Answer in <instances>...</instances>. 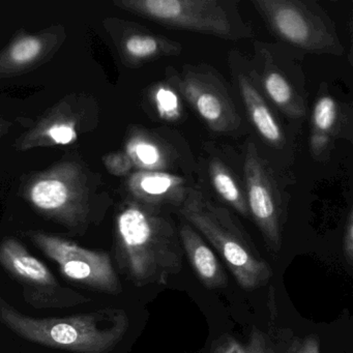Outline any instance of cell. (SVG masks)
<instances>
[{
    "label": "cell",
    "mask_w": 353,
    "mask_h": 353,
    "mask_svg": "<svg viewBox=\"0 0 353 353\" xmlns=\"http://www.w3.org/2000/svg\"><path fill=\"white\" fill-rule=\"evenodd\" d=\"M115 232L117 263L137 286L167 285L183 270L179 226L164 208L127 202Z\"/></svg>",
    "instance_id": "6da1fadb"
},
{
    "label": "cell",
    "mask_w": 353,
    "mask_h": 353,
    "mask_svg": "<svg viewBox=\"0 0 353 353\" xmlns=\"http://www.w3.org/2000/svg\"><path fill=\"white\" fill-rule=\"evenodd\" d=\"M0 322L21 338L74 353H107L129 328L123 310L104 309L65 317L24 315L0 297Z\"/></svg>",
    "instance_id": "7a4b0ae2"
},
{
    "label": "cell",
    "mask_w": 353,
    "mask_h": 353,
    "mask_svg": "<svg viewBox=\"0 0 353 353\" xmlns=\"http://www.w3.org/2000/svg\"><path fill=\"white\" fill-rule=\"evenodd\" d=\"M177 210L218 252L241 288L255 290L270 280L272 268L228 208L212 201L195 185Z\"/></svg>",
    "instance_id": "3957f363"
},
{
    "label": "cell",
    "mask_w": 353,
    "mask_h": 353,
    "mask_svg": "<svg viewBox=\"0 0 353 353\" xmlns=\"http://www.w3.org/2000/svg\"><path fill=\"white\" fill-rule=\"evenodd\" d=\"M115 5L169 28L230 41L254 37L235 0H119Z\"/></svg>",
    "instance_id": "277c9868"
},
{
    "label": "cell",
    "mask_w": 353,
    "mask_h": 353,
    "mask_svg": "<svg viewBox=\"0 0 353 353\" xmlns=\"http://www.w3.org/2000/svg\"><path fill=\"white\" fill-rule=\"evenodd\" d=\"M252 5L281 41L314 54H344L338 30L330 16L310 0H253Z\"/></svg>",
    "instance_id": "5b68a950"
},
{
    "label": "cell",
    "mask_w": 353,
    "mask_h": 353,
    "mask_svg": "<svg viewBox=\"0 0 353 353\" xmlns=\"http://www.w3.org/2000/svg\"><path fill=\"white\" fill-rule=\"evenodd\" d=\"M167 81L210 131L226 135L239 132L243 119L226 85L214 70L206 65H185L179 72L171 70Z\"/></svg>",
    "instance_id": "8992f818"
},
{
    "label": "cell",
    "mask_w": 353,
    "mask_h": 353,
    "mask_svg": "<svg viewBox=\"0 0 353 353\" xmlns=\"http://www.w3.org/2000/svg\"><path fill=\"white\" fill-rule=\"evenodd\" d=\"M254 81L268 102L293 119L307 114L303 74L286 49L274 44L256 42L249 61Z\"/></svg>",
    "instance_id": "52a82bcc"
},
{
    "label": "cell",
    "mask_w": 353,
    "mask_h": 353,
    "mask_svg": "<svg viewBox=\"0 0 353 353\" xmlns=\"http://www.w3.org/2000/svg\"><path fill=\"white\" fill-rule=\"evenodd\" d=\"M28 201L44 216L72 228L84 227L90 214L84 175L71 163L34 177L26 190Z\"/></svg>",
    "instance_id": "ba28073f"
},
{
    "label": "cell",
    "mask_w": 353,
    "mask_h": 353,
    "mask_svg": "<svg viewBox=\"0 0 353 353\" xmlns=\"http://www.w3.org/2000/svg\"><path fill=\"white\" fill-rule=\"evenodd\" d=\"M0 264L21 284L24 299L34 307H69L90 301L88 297L61 286L52 272L20 241L0 243Z\"/></svg>",
    "instance_id": "9c48e42d"
},
{
    "label": "cell",
    "mask_w": 353,
    "mask_h": 353,
    "mask_svg": "<svg viewBox=\"0 0 353 353\" xmlns=\"http://www.w3.org/2000/svg\"><path fill=\"white\" fill-rule=\"evenodd\" d=\"M28 236L59 264L65 278L102 292H121V281L106 252L86 249L69 239L40 231H30Z\"/></svg>",
    "instance_id": "30bf717a"
},
{
    "label": "cell",
    "mask_w": 353,
    "mask_h": 353,
    "mask_svg": "<svg viewBox=\"0 0 353 353\" xmlns=\"http://www.w3.org/2000/svg\"><path fill=\"white\" fill-rule=\"evenodd\" d=\"M243 173L250 218L259 229L268 249L278 253L282 247V199L270 166L253 142L245 148Z\"/></svg>",
    "instance_id": "8fae6325"
},
{
    "label": "cell",
    "mask_w": 353,
    "mask_h": 353,
    "mask_svg": "<svg viewBox=\"0 0 353 353\" xmlns=\"http://www.w3.org/2000/svg\"><path fill=\"white\" fill-rule=\"evenodd\" d=\"M228 63L250 121L260 138L268 146L283 148L286 143L284 132L280 121L270 108V102L254 81L250 71L249 61L239 51H231Z\"/></svg>",
    "instance_id": "7c38bea8"
},
{
    "label": "cell",
    "mask_w": 353,
    "mask_h": 353,
    "mask_svg": "<svg viewBox=\"0 0 353 353\" xmlns=\"http://www.w3.org/2000/svg\"><path fill=\"white\" fill-rule=\"evenodd\" d=\"M195 187L185 177L170 172L137 171L130 176L128 188L135 201L148 205L179 208Z\"/></svg>",
    "instance_id": "4fadbf2b"
},
{
    "label": "cell",
    "mask_w": 353,
    "mask_h": 353,
    "mask_svg": "<svg viewBox=\"0 0 353 353\" xmlns=\"http://www.w3.org/2000/svg\"><path fill=\"white\" fill-rule=\"evenodd\" d=\"M179 234L183 254L200 282L208 289L225 288L228 284L226 272L205 239L183 219Z\"/></svg>",
    "instance_id": "5bb4252c"
},
{
    "label": "cell",
    "mask_w": 353,
    "mask_h": 353,
    "mask_svg": "<svg viewBox=\"0 0 353 353\" xmlns=\"http://www.w3.org/2000/svg\"><path fill=\"white\" fill-rule=\"evenodd\" d=\"M345 111L340 103L330 94L318 97L312 112L311 152L315 158H326L332 144L345 135Z\"/></svg>",
    "instance_id": "9a60e30c"
},
{
    "label": "cell",
    "mask_w": 353,
    "mask_h": 353,
    "mask_svg": "<svg viewBox=\"0 0 353 353\" xmlns=\"http://www.w3.org/2000/svg\"><path fill=\"white\" fill-rule=\"evenodd\" d=\"M125 154L141 171L169 172L179 159L177 152L160 136L148 132L132 134L125 145Z\"/></svg>",
    "instance_id": "2e32d148"
},
{
    "label": "cell",
    "mask_w": 353,
    "mask_h": 353,
    "mask_svg": "<svg viewBox=\"0 0 353 353\" xmlns=\"http://www.w3.org/2000/svg\"><path fill=\"white\" fill-rule=\"evenodd\" d=\"M123 57L134 65L176 57L183 47L176 41L146 30H130L125 32L121 41Z\"/></svg>",
    "instance_id": "e0dca14e"
},
{
    "label": "cell",
    "mask_w": 353,
    "mask_h": 353,
    "mask_svg": "<svg viewBox=\"0 0 353 353\" xmlns=\"http://www.w3.org/2000/svg\"><path fill=\"white\" fill-rule=\"evenodd\" d=\"M208 176L214 191L235 212L250 218L247 196L233 171L219 158H210L208 162Z\"/></svg>",
    "instance_id": "ac0fdd59"
},
{
    "label": "cell",
    "mask_w": 353,
    "mask_h": 353,
    "mask_svg": "<svg viewBox=\"0 0 353 353\" xmlns=\"http://www.w3.org/2000/svg\"><path fill=\"white\" fill-rule=\"evenodd\" d=\"M75 119L54 115L38 125L22 142V148L34 146L68 145L77 140Z\"/></svg>",
    "instance_id": "d6986e66"
},
{
    "label": "cell",
    "mask_w": 353,
    "mask_h": 353,
    "mask_svg": "<svg viewBox=\"0 0 353 353\" xmlns=\"http://www.w3.org/2000/svg\"><path fill=\"white\" fill-rule=\"evenodd\" d=\"M42 36H24L16 40L0 57V71L12 72L34 65L46 52Z\"/></svg>",
    "instance_id": "ffe728a7"
},
{
    "label": "cell",
    "mask_w": 353,
    "mask_h": 353,
    "mask_svg": "<svg viewBox=\"0 0 353 353\" xmlns=\"http://www.w3.org/2000/svg\"><path fill=\"white\" fill-rule=\"evenodd\" d=\"M210 353H274L265 334L253 328L245 344L233 336H222L214 341Z\"/></svg>",
    "instance_id": "44dd1931"
},
{
    "label": "cell",
    "mask_w": 353,
    "mask_h": 353,
    "mask_svg": "<svg viewBox=\"0 0 353 353\" xmlns=\"http://www.w3.org/2000/svg\"><path fill=\"white\" fill-rule=\"evenodd\" d=\"M150 99L157 114L167 121L179 119L183 113L181 94L169 83H159L150 92Z\"/></svg>",
    "instance_id": "7402d4cb"
},
{
    "label": "cell",
    "mask_w": 353,
    "mask_h": 353,
    "mask_svg": "<svg viewBox=\"0 0 353 353\" xmlns=\"http://www.w3.org/2000/svg\"><path fill=\"white\" fill-rule=\"evenodd\" d=\"M104 164L111 174L117 176L129 174L133 169V163L125 152H113L104 157Z\"/></svg>",
    "instance_id": "603a6c76"
},
{
    "label": "cell",
    "mask_w": 353,
    "mask_h": 353,
    "mask_svg": "<svg viewBox=\"0 0 353 353\" xmlns=\"http://www.w3.org/2000/svg\"><path fill=\"white\" fill-rule=\"evenodd\" d=\"M285 353H321L319 340L314 334L303 339H295Z\"/></svg>",
    "instance_id": "cb8c5ba5"
},
{
    "label": "cell",
    "mask_w": 353,
    "mask_h": 353,
    "mask_svg": "<svg viewBox=\"0 0 353 353\" xmlns=\"http://www.w3.org/2000/svg\"><path fill=\"white\" fill-rule=\"evenodd\" d=\"M343 252L345 259L350 265L353 262V212L350 210L345 224L344 235H343Z\"/></svg>",
    "instance_id": "d4e9b609"
},
{
    "label": "cell",
    "mask_w": 353,
    "mask_h": 353,
    "mask_svg": "<svg viewBox=\"0 0 353 353\" xmlns=\"http://www.w3.org/2000/svg\"><path fill=\"white\" fill-rule=\"evenodd\" d=\"M0 132H1V128H0Z\"/></svg>",
    "instance_id": "484cf974"
}]
</instances>
